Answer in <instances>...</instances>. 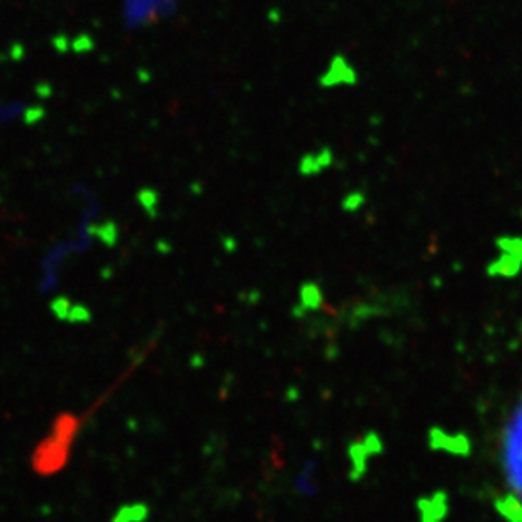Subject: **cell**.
<instances>
[{
    "label": "cell",
    "mask_w": 522,
    "mask_h": 522,
    "mask_svg": "<svg viewBox=\"0 0 522 522\" xmlns=\"http://www.w3.org/2000/svg\"><path fill=\"white\" fill-rule=\"evenodd\" d=\"M494 509L503 522H522V501L512 492L505 490L502 495H497Z\"/></svg>",
    "instance_id": "obj_4"
},
{
    "label": "cell",
    "mask_w": 522,
    "mask_h": 522,
    "mask_svg": "<svg viewBox=\"0 0 522 522\" xmlns=\"http://www.w3.org/2000/svg\"><path fill=\"white\" fill-rule=\"evenodd\" d=\"M148 516V510L145 505H131V507H123V509L117 512L114 522H141L146 519Z\"/></svg>",
    "instance_id": "obj_6"
},
{
    "label": "cell",
    "mask_w": 522,
    "mask_h": 522,
    "mask_svg": "<svg viewBox=\"0 0 522 522\" xmlns=\"http://www.w3.org/2000/svg\"><path fill=\"white\" fill-rule=\"evenodd\" d=\"M429 446L439 453H446L450 457L468 458L473 451V443L468 435L461 431H448L443 428H432L429 431Z\"/></svg>",
    "instance_id": "obj_2"
},
{
    "label": "cell",
    "mask_w": 522,
    "mask_h": 522,
    "mask_svg": "<svg viewBox=\"0 0 522 522\" xmlns=\"http://www.w3.org/2000/svg\"><path fill=\"white\" fill-rule=\"evenodd\" d=\"M417 510L421 522H444L450 514V497L443 490L435 492L419 501Z\"/></svg>",
    "instance_id": "obj_3"
},
{
    "label": "cell",
    "mask_w": 522,
    "mask_h": 522,
    "mask_svg": "<svg viewBox=\"0 0 522 522\" xmlns=\"http://www.w3.org/2000/svg\"><path fill=\"white\" fill-rule=\"evenodd\" d=\"M32 110L29 105L22 104L17 101H6L0 102V126L2 124L14 123V121L24 119L25 116H31Z\"/></svg>",
    "instance_id": "obj_5"
},
{
    "label": "cell",
    "mask_w": 522,
    "mask_h": 522,
    "mask_svg": "<svg viewBox=\"0 0 522 522\" xmlns=\"http://www.w3.org/2000/svg\"><path fill=\"white\" fill-rule=\"evenodd\" d=\"M501 466L505 488L522 501V395L503 422Z\"/></svg>",
    "instance_id": "obj_1"
}]
</instances>
